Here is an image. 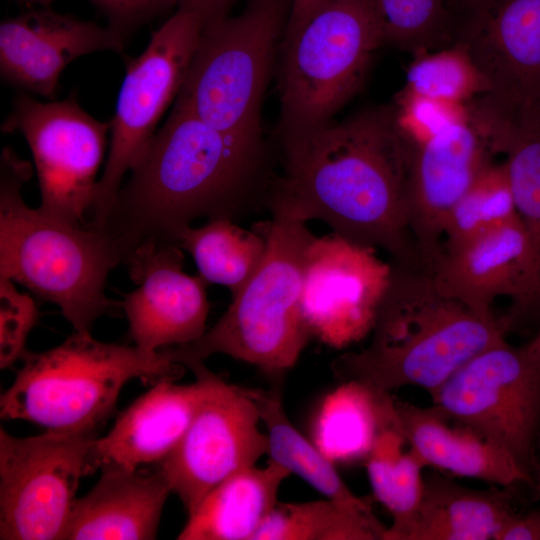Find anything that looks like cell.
<instances>
[{"label": "cell", "instance_id": "f35d334b", "mask_svg": "<svg viewBox=\"0 0 540 540\" xmlns=\"http://www.w3.org/2000/svg\"><path fill=\"white\" fill-rule=\"evenodd\" d=\"M479 0H446L448 9L451 13L452 20L453 16L461 11L462 9L468 7L469 5L477 2Z\"/></svg>", "mask_w": 540, "mask_h": 540}, {"label": "cell", "instance_id": "ffe728a7", "mask_svg": "<svg viewBox=\"0 0 540 540\" xmlns=\"http://www.w3.org/2000/svg\"><path fill=\"white\" fill-rule=\"evenodd\" d=\"M189 369L196 375L190 385L162 379L123 410L112 429L96 438L89 455L88 474L103 466L129 470L160 463L179 443L216 374L198 361Z\"/></svg>", "mask_w": 540, "mask_h": 540}, {"label": "cell", "instance_id": "30bf717a", "mask_svg": "<svg viewBox=\"0 0 540 540\" xmlns=\"http://www.w3.org/2000/svg\"><path fill=\"white\" fill-rule=\"evenodd\" d=\"M433 404L508 452L532 477L540 432V354L503 340L464 363ZM534 478V477H533Z\"/></svg>", "mask_w": 540, "mask_h": 540}, {"label": "cell", "instance_id": "d6a6232c", "mask_svg": "<svg viewBox=\"0 0 540 540\" xmlns=\"http://www.w3.org/2000/svg\"><path fill=\"white\" fill-rule=\"evenodd\" d=\"M486 92L485 82L467 54L452 45L417 54L401 93L465 105Z\"/></svg>", "mask_w": 540, "mask_h": 540}, {"label": "cell", "instance_id": "484cf974", "mask_svg": "<svg viewBox=\"0 0 540 540\" xmlns=\"http://www.w3.org/2000/svg\"><path fill=\"white\" fill-rule=\"evenodd\" d=\"M483 133L492 153H501L517 212L540 250V107L489 110Z\"/></svg>", "mask_w": 540, "mask_h": 540}, {"label": "cell", "instance_id": "7a4b0ae2", "mask_svg": "<svg viewBox=\"0 0 540 540\" xmlns=\"http://www.w3.org/2000/svg\"><path fill=\"white\" fill-rule=\"evenodd\" d=\"M263 141L226 134L175 103L130 169L99 230L122 262L148 242L176 243L200 218L236 221L265 207Z\"/></svg>", "mask_w": 540, "mask_h": 540}, {"label": "cell", "instance_id": "44dd1931", "mask_svg": "<svg viewBox=\"0 0 540 540\" xmlns=\"http://www.w3.org/2000/svg\"><path fill=\"white\" fill-rule=\"evenodd\" d=\"M96 485L76 499L62 539L150 540L157 537L171 487L158 468L153 473L103 466Z\"/></svg>", "mask_w": 540, "mask_h": 540}, {"label": "cell", "instance_id": "4fadbf2b", "mask_svg": "<svg viewBox=\"0 0 540 540\" xmlns=\"http://www.w3.org/2000/svg\"><path fill=\"white\" fill-rule=\"evenodd\" d=\"M260 423L249 388L216 375L185 434L159 463L188 515L216 486L267 454L268 438Z\"/></svg>", "mask_w": 540, "mask_h": 540}, {"label": "cell", "instance_id": "9a60e30c", "mask_svg": "<svg viewBox=\"0 0 540 540\" xmlns=\"http://www.w3.org/2000/svg\"><path fill=\"white\" fill-rule=\"evenodd\" d=\"M429 272L442 294L484 317H495L492 304L498 297L512 299V311L501 318L507 330L540 306V250L520 216L442 252Z\"/></svg>", "mask_w": 540, "mask_h": 540}, {"label": "cell", "instance_id": "ab89813d", "mask_svg": "<svg viewBox=\"0 0 540 540\" xmlns=\"http://www.w3.org/2000/svg\"><path fill=\"white\" fill-rule=\"evenodd\" d=\"M19 4H26V5H40L42 7L49 6L54 0H12Z\"/></svg>", "mask_w": 540, "mask_h": 540}, {"label": "cell", "instance_id": "9c48e42d", "mask_svg": "<svg viewBox=\"0 0 540 540\" xmlns=\"http://www.w3.org/2000/svg\"><path fill=\"white\" fill-rule=\"evenodd\" d=\"M201 16L177 7L151 35L145 50L127 59L115 114L110 120L108 159L97 183L88 225L100 229L130 171L166 108L179 94L196 50Z\"/></svg>", "mask_w": 540, "mask_h": 540}, {"label": "cell", "instance_id": "d4e9b609", "mask_svg": "<svg viewBox=\"0 0 540 540\" xmlns=\"http://www.w3.org/2000/svg\"><path fill=\"white\" fill-rule=\"evenodd\" d=\"M395 421L391 393L343 381L319 407L313 443L334 464L365 460L379 431Z\"/></svg>", "mask_w": 540, "mask_h": 540}, {"label": "cell", "instance_id": "5b68a950", "mask_svg": "<svg viewBox=\"0 0 540 540\" xmlns=\"http://www.w3.org/2000/svg\"><path fill=\"white\" fill-rule=\"evenodd\" d=\"M260 224L267 247L259 268L199 339L162 351L171 362L188 367L220 353L276 379L297 363L311 339L301 293L305 255L315 235L306 222L284 215Z\"/></svg>", "mask_w": 540, "mask_h": 540}, {"label": "cell", "instance_id": "836d02e7", "mask_svg": "<svg viewBox=\"0 0 540 540\" xmlns=\"http://www.w3.org/2000/svg\"><path fill=\"white\" fill-rule=\"evenodd\" d=\"M38 319L33 299L20 293L13 281L0 277V368L22 358L27 337Z\"/></svg>", "mask_w": 540, "mask_h": 540}, {"label": "cell", "instance_id": "277c9868", "mask_svg": "<svg viewBox=\"0 0 540 540\" xmlns=\"http://www.w3.org/2000/svg\"><path fill=\"white\" fill-rule=\"evenodd\" d=\"M31 175L29 162L10 147L2 150L0 277L56 304L74 331L90 332L115 306L105 295V285L121 258L104 231L27 206L21 190Z\"/></svg>", "mask_w": 540, "mask_h": 540}, {"label": "cell", "instance_id": "4dcf8cb0", "mask_svg": "<svg viewBox=\"0 0 540 540\" xmlns=\"http://www.w3.org/2000/svg\"><path fill=\"white\" fill-rule=\"evenodd\" d=\"M519 216L506 167L489 164L449 212L442 252L455 250Z\"/></svg>", "mask_w": 540, "mask_h": 540}, {"label": "cell", "instance_id": "cb8c5ba5", "mask_svg": "<svg viewBox=\"0 0 540 540\" xmlns=\"http://www.w3.org/2000/svg\"><path fill=\"white\" fill-rule=\"evenodd\" d=\"M290 472L270 460L230 476L211 490L188 515L179 540H253L278 503Z\"/></svg>", "mask_w": 540, "mask_h": 540}, {"label": "cell", "instance_id": "3957f363", "mask_svg": "<svg viewBox=\"0 0 540 540\" xmlns=\"http://www.w3.org/2000/svg\"><path fill=\"white\" fill-rule=\"evenodd\" d=\"M391 274L369 344L331 364L340 381L378 391L416 386L430 395L482 350L505 340L501 319L442 294L424 268L390 261Z\"/></svg>", "mask_w": 540, "mask_h": 540}, {"label": "cell", "instance_id": "6da1fadb", "mask_svg": "<svg viewBox=\"0 0 540 540\" xmlns=\"http://www.w3.org/2000/svg\"><path fill=\"white\" fill-rule=\"evenodd\" d=\"M282 174L265 208L319 220L391 261L422 267L408 225L407 193L416 139L394 108H370L340 121L281 134Z\"/></svg>", "mask_w": 540, "mask_h": 540}, {"label": "cell", "instance_id": "60d3db41", "mask_svg": "<svg viewBox=\"0 0 540 540\" xmlns=\"http://www.w3.org/2000/svg\"><path fill=\"white\" fill-rule=\"evenodd\" d=\"M528 347L540 354V328L536 335L527 343Z\"/></svg>", "mask_w": 540, "mask_h": 540}, {"label": "cell", "instance_id": "8fae6325", "mask_svg": "<svg viewBox=\"0 0 540 540\" xmlns=\"http://www.w3.org/2000/svg\"><path fill=\"white\" fill-rule=\"evenodd\" d=\"M94 431L18 438L0 430V539H62Z\"/></svg>", "mask_w": 540, "mask_h": 540}, {"label": "cell", "instance_id": "ac0fdd59", "mask_svg": "<svg viewBox=\"0 0 540 540\" xmlns=\"http://www.w3.org/2000/svg\"><path fill=\"white\" fill-rule=\"evenodd\" d=\"M491 151L466 116L419 141L407 193L408 225L424 269L442 253L446 218L479 174Z\"/></svg>", "mask_w": 540, "mask_h": 540}, {"label": "cell", "instance_id": "f1b7e54d", "mask_svg": "<svg viewBox=\"0 0 540 540\" xmlns=\"http://www.w3.org/2000/svg\"><path fill=\"white\" fill-rule=\"evenodd\" d=\"M386 530L374 512L333 499L278 501L253 540H384Z\"/></svg>", "mask_w": 540, "mask_h": 540}, {"label": "cell", "instance_id": "52a82bcc", "mask_svg": "<svg viewBox=\"0 0 540 540\" xmlns=\"http://www.w3.org/2000/svg\"><path fill=\"white\" fill-rule=\"evenodd\" d=\"M291 0H248L236 16L203 25L176 98L210 126L263 141L261 103Z\"/></svg>", "mask_w": 540, "mask_h": 540}, {"label": "cell", "instance_id": "d6986e66", "mask_svg": "<svg viewBox=\"0 0 540 540\" xmlns=\"http://www.w3.org/2000/svg\"><path fill=\"white\" fill-rule=\"evenodd\" d=\"M126 36L93 21L47 7L0 24V74L8 84L54 100L62 71L77 58L110 50L122 53Z\"/></svg>", "mask_w": 540, "mask_h": 540}, {"label": "cell", "instance_id": "f546056e", "mask_svg": "<svg viewBox=\"0 0 540 540\" xmlns=\"http://www.w3.org/2000/svg\"><path fill=\"white\" fill-rule=\"evenodd\" d=\"M365 465L374 497L392 516L390 527L400 526L419 506L425 464L408 446L397 419L379 431Z\"/></svg>", "mask_w": 540, "mask_h": 540}, {"label": "cell", "instance_id": "74e56055", "mask_svg": "<svg viewBox=\"0 0 540 540\" xmlns=\"http://www.w3.org/2000/svg\"><path fill=\"white\" fill-rule=\"evenodd\" d=\"M333 0H291L283 38L296 31L316 11Z\"/></svg>", "mask_w": 540, "mask_h": 540}, {"label": "cell", "instance_id": "8d00e7d4", "mask_svg": "<svg viewBox=\"0 0 540 540\" xmlns=\"http://www.w3.org/2000/svg\"><path fill=\"white\" fill-rule=\"evenodd\" d=\"M240 0H178V6L199 14L206 24L226 17Z\"/></svg>", "mask_w": 540, "mask_h": 540}, {"label": "cell", "instance_id": "b9f144b4", "mask_svg": "<svg viewBox=\"0 0 540 540\" xmlns=\"http://www.w3.org/2000/svg\"><path fill=\"white\" fill-rule=\"evenodd\" d=\"M535 489L537 491V495L540 499V472L538 473V477L535 480Z\"/></svg>", "mask_w": 540, "mask_h": 540}, {"label": "cell", "instance_id": "1f68e13d", "mask_svg": "<svg viewBox=\"0 0 540 540\" xmlns=\"http://www.w3.org/2000/svg\"><path fill=\"white\" fill-rule=\"evenodd\" d=\"M383 45L415 55L453 45L446 0H371Z\"/></svg>", "mask_w": 540, "mask_h": 540}, {"label": "cell", "instance_id": "8992f818", "mask_svg": "<svg viewBox=\"0 0 540 540\" xmlns=\"http://www.w3.org/2000/svg\"><path fill=\"white\" fill-rule=\"evenodd\" d=\"M22 359L14 382L1 395V418L53 431H94L112 413L128 381L176 379L183 369L162 351L146 353L77 331L52 349L25 352Z\"/></svg>", "mask_w": 540, "mask_h": 540}, {"label": "cell", "instance_id": "d590c367", "mask_svg": "<svg viewBox=\"0 0 540 540\" xmlns=\"http://www.w3.org/2000/svg\"><path fill=\"white\" fill-rule=\"evenodd\" d=\"M495 540H540V509L515 512Z\"/></svg>", "mask_w": 540, "mask_h": 540}, {"label": "cell", "instance_id": "ba28073f", "mask_svg": "<svg viewBox=\"0 0 540 540\" xmlns=\"http://www.w3.org/2000/svg\"><path fill=\"white\" fill-rule=\"evenodd\" d=\"M383 45L371 0H333L282 39L280 135L332 121Z\"/></svg>", "mask_w": 540, "mask_h": 540}, {"label": "cell", "instance_id": "e575fe53", "mask_svg": "<svg viewBox=\"0 0 540 540\" xmlns=\"http://www.w3.org/2000/svg\"><path fill=\"white\" fill-rule=\"evenodd\" d=\"M108 20V27L128 36L135 28L178 6V0H89Z\"/></svg>", "mask_w": 540, "mask_h": 540}, {"label": "cell", "instance_id": "7c38bea8", "mask_svg": "<svg viewBox=\"0 0 540 540\" xmlns=\"http://www.w3.org/2000/svg\"><path fill=\"white\" fill-rule=\"evenodd\" d=\"M1 130L20 133L31 150L41 194L39 208L69 224L86 226L110 121H99L84 111L74 93L44 103L20 94Z\"/></svg>", "mask_w": 540, "mask_h": 540}, {"label": "cell", "instance_id": "83f0119b", "mask_svg": "<svg viewBox=\"0 0 540 540\" xmlns=\"http://www.w3.org/2000/svg\"><path fill=\"white\" fill-rule=\"evenodd\" d=\"M229 219L206 221L199 227L187 226L176 243L193 258L198 275L209 283L230 290L235 296L259 268L267 241L261 224L246 230Z\"/></svg>", "mask_w": 540, "mask_h": 540}, {"label": "cell", "instance_id": "4316f807", "mask_svg": "<svg viewBox=\"0 0 540 540\" xmlns=\"http://www.w3.org/2000/svg\"><path fill=\"white\" fill-rule=\"evenodd\" d=\"M249 390L266 429L270 460L302 478L326 498L373 512L371 502L354 494L338 474L335 464L293 426L280 388Z\"/></svg>", "mask_w": 540, "mask_h": 540}, {"label": "cell", "instance_id": "5bb4252c", "mask_svg": "<svg viewBox=\"0 0 540 540\" xmlns=\"http://www.w3.org/2000/svg\"><path fill=\"white\" fill-rule=\"evenodd\" d=\"M391 264L335 233L314 237L304 264L301 311L311 338L342 349L371 333Z\"/></svg>", "mask_w": 540, "mask_h": 540}, {"label": "cell", "instance_id": "7402d4cb", "mask_svg": "<svg viewBox=\"0 0 540 540\" xmlns=\"http://www.w3.org/2000/svg\"><path fill=\"white\" fill-rule=\"evenodd\" d=\"M397 423L408 446L431 466L448 474L511 487L534 478L504 449L450 419L436 406L395 399Z\"/></svg>", "mask_w": 540, "mask_h": 540}, {"label": "cell", "instance_id": "603a6c76", "mask_svg": "<svg viewBox=\"0 0 540 540\" xmlns=\"http://www.w3.org/2000/svg\"><path fill=\"white\" fill-rule=\"evenodd\" d=\"M515 512L503 491L470 489L432 475L416 511L388 527L384 540H495Z\"/></svg>", "mask_w": 540, "mask_h": 540}, {"label": "cell", "instance_id": "e0dca14e", "mask_svg": "<svg viewBox=\"0 0 540 540\" xmlns=\"http://www.w3.org/2000/svg\"><path fill=\"white\" fill-rule=\"evenodd\" d=\"M124 262L137 286L121 303L136 347L156 353L162 347L191 343L205 333L208 283L183 271L178 244L144 243Z\"/></svg>", "mask_w": 540, "mask_h": 540}, {"label": "cell", "instance_id": "2e32d148", "mask_svg": "<svg viewBox=\"0 0 540 540\" xmlns=\"http://www.w3.org/2000/svg\"><path fill=\"white\" fill-rule=\"evenodd\" d=\"M453 45L467 54L489 99L540 107V0H479L453 16Z\"/></svg>", "mask_w": 540, "mask_h": 540}]
</instances>
